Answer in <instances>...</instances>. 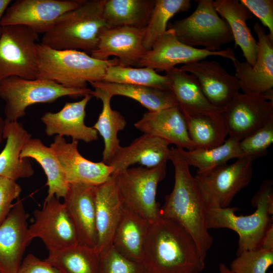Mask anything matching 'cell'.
Here are the masks:
<instances>
[{
	"label": "cell",
	"instance_id": "obj_29",
	"mask_svg": "<svg viewBox=\"0 0 273 273\" xmlns=\"http://www.w3.org/2000/svg\"><path fill=\"white\" fill-rule=\"evenodd\" d=\"M32 158L42 168L47 177L48 195L45 199L55 197L64 198L69 184L66 180L62 167L50 147L44 145L39 139H30L24 145L20 158Z\"/></svg>",
	"mask_w": 273,
	"mask_h": 273
},
{
	"label": "cell",
	"instance_id": "obj_46",
	"mask_svg": "<svg viewBox=\"0 0 273 273\" xmlns=\"http://www.w3.org/2000/svg\"><path fill=\"white\" fill-rule=\"evenodd\" d=\"M5 125V121L0 116V145L4 139V131Z\"/></svg>",
	"mask_w": 273,
	"mask_h": 273
},
{
	"label": "cell",
	"instance_id": "obj_34",
	"mask_svg": "<svg viewBox=\"0 0 273 273\" xmlns=\"http://www.w3.org/2000/svg\"><path fill=\"white\" fill-rule=\"evenodd\" d=\"M44 260L59 273H98L100 253L96 248L78 244L49 252Z\"/></svg>",
	"mask_w": 273,
	"mask_h": 273
},
{
	"label": "cell",
	"instance_id": "obj_28",
	"mask_svg": "<svg viewBox=\"0 0 273 273\" xmlns=\"http://www.w3.org/2000/svg\"><path fill=\"white\" fill-rule=\"evenodd\" d=\"M149 223V221L124 206L114 235L112 246L125 257L142 263Z\"/></svg>",
	"mask_w": 273,
	"mask_h": 273
},
{
	"label": "cell",
	"instance_id": "obj_3",
	"mask_svg": "<svg viewBox=\"0 0 273 273\" xmlns=\"http://www.w3.org/2000/svg\"><path fill=\"white\" fill-rule=\"evenodd\" d=\"M36 52V78L70 88H86L88 82L101 81L107 69L119 64L116 58L100 60L83 51L56 50L41 43H37Z\"/></svg>",
	"mask_w": 273,
	"mask_h": 273
},
{
	"label": "cell",
	"instance_id": "obj_8",
	"mask_svg": "<svg viewBox=\"0 0 273 273\" xmlns=\"http://www.w3.org/2000/svg\"><path fill=\"white\" fill-rule=\"evenodd\" d=\"M166 171V164L151 168L129 167L111 176L124 206L151 222L160 217L156 197Z\"/></svg>",
	"mask_w": 273,
	"mask_h": 273
},
{
	"label": "cell",
	"instance_id": "obj_4",
	"mask_svg": "<svg viewBox=\"0 0 273 273\" xmlns=\"http://www.w3.org/2000/svg\"><path fill=\"white\" fill-rule=\"evenodd\" d=\"M105 0L83 1L77 8L61 15L43 34L41 43L51 48L90 54L100 34L109 28L103 16Z\"/></svg>",
	"mask_w": 273,
	"mask_h": 273
},
{
	"label": "cell",
	"instance_id": "obj_33",
	"mask_svg": "<svg viewBox=\"0 0 273 273\" xmlns=\"http://www.w3.org/2000/svg\"><path fill=\"white\" fill-rule=\"evenodd\" d=\"M183 113L195 148H213L226 140L228 134L223 113L216 115Z\"/></svg>",
	"mask_w": 273,
	"mask_h": 273
},
{
	"label": "cell",
	"instance_id": "obj_20",
	"mask_svg": "<svg viewBox=\"0 0 273 273\" xmlns=\"http://www.w3.org/2000/svg\"><path fill=\"white\" fill-rule=\"evenodd\" d=\"M96 186L69 184L63 204L76 230L79 244L96 248Z\"/></svg>",
	"mask_w": 273,
	"mask_h": 273
},
{
	"label": "cell",
	"instance_id": "obj_25",
	"mask_svg": "<svg viewBox=\"0 0 273 273\" xmlns=\"http://www.w3.org/2000/svg\"><path fill=\"white\" fill-rule=\"evenodd\" d=\"M5 121L4 139L6 143L0 153V176L15 181L30 177L34 173L31 162L29 158L21 159L20 153L31 135L18 121Z\"/></svg>",
	"mask_w": 273,
	"mask_h": 273
},
{
	"label": "cell",
	"instance_id": "obj_31",
	"mask_svg": "<svg viewBox=\"0 0 273 273\" xmlns=\"http://www.w3.org/2000/svg\"><path fill=\"white\" fill-rule=\"evenodd\" d=\"M155 0H105L103 16L109 27L145 28Z\"/></svg>",
	"mask_w": 273,
	"mask_h": 273
},
{
	"label": "cell",
	"instance_id": "obj_12",
	"mask_svg": "<svg viewBox=\"0 0 273 273\" xmlns=\"http://www.w3.org/2000/svg\"><path fill=\"white\" fill-rule=\"evenodd\" d=\"M209 56H220L232 61L236 59L232 48L211 52L186 44L177 38L173 30L169 27L144 55L138 67L166 72L176 65L201 61Z\"/></svg>",
	"mask_w": 273,
	"mask_h": 273
},
{
	"label": "cell",
	"instance_id": "obj_39",
	"mask_svg": "<svg viewBox=\"0 0 273 273\" xmlns=\"http://www.w3.org/2000/svg\"><path fill=\"white\" fill-rule=\"evenodd\" d=\"M98 273H148L142 263L131 260L119 253L112 246L100 253Z\"/></svg>",
	"mask_w": 273,
	"mask_h": 273
},
{
	"label": "cell",
	"instance_id": "obj_22",
	"mask_svg": "<svg viewBox=\"0 0 273 273\" xmlns=\"http://www.w3.org/2000/svg\"><path fill=\"white\" fill-rule=\"evenodd\" d=\"M92 97L90 94L87 95L79 101L66 103L57 112L44 113L40 119L45 125L46 134L70 136L72 140L86 143L97 140V131L84 123L86 106Z\"/></svg>",
	"mask_w": 273,
	"mask_h": 273
},
{
	"label": "cell",
	"instance_id": "obj_37",
	"mask_svg": "<svg viewBox=\"0 0 273 273\" xmlns=\"http://www.w3.org/2000/svg\"><path fill=\"white\" fill-rule=\"evenodd\" d=\"M190 0H155L149 22L145 28L144 46L150 50L156 40L166 31L169 20L176 13L187 11Z\"/></svg>",
	"mask_w": 273,
	"mask_h": 273
},
{
	"label": "cell",
	"instance_id": "obj_42",
	"mask_svg": "<svg viewBox=\"0 0 273 273\" xmlns=\"http://www.w3.org/2000/svg\"><path fill=\"white\" fill-rule=\"evenodd\" d=\"M240 2L267 27L269 35L273 39V1L241 0Z\"/></svg>",
	"mask_w": 273,
	"mask_h": 273
},
{
	"label": "cell",
	"instance_id": "obj_47",
	"mask_svg": "<svg viewBox=\"0 0 273 273\" xmlns=\"http://www.w3.org/2000/svg\"><path fill=\"white\" fill-rule=\"evenodd\" d=\"M218 268L220 273H234L222 263L219 264Z\"/></svg>",
	"mask_w": 273,
	"mask_h": 273
},
{
	"label": "cell",
	"instance_id": "obj_41",
	"mask_svg": "<svg viewBox=\"0 0 273 273\" xmlns=\"http://www.w3.org/2000/svg\"><path fill=\"white\" fill-rule=\"evenodd\" d=\"M22 191L15 180L0 176V224L6 219Z\"/></svg>",
	"mask_w": 273,
	"mask_h": 273
},
{
	"label": "cell",
	"instance_id": "obj_35",
	"mask_svg": "<svg viewBox=\"0 0 273 273\" xmlns=\"http://www.w3.org/2000/svg\"><path fill=\"white\" fill-rule=\"evenodd\" d=\"M184 160L190 166L198 168L197 174L209 171L231 159L239 158L243 155L239 141L229 137L219 146L211 149H196L187 150L176 148Z\"/></svg>",
	"mask_w": 273,
	"mask_h": 273
},
{
	"label": "cell",
	"instance_id": "obj_23",
	"mask_svg": "<svg viewBox=\"0 0 273 273\" xmlns=\"http://www.w3.org/2000/svg\"><path fill=\"white\" fill-rule=\"evenodd\" d=\"M164 140L143 134L129 145L121 147L108 164L113 169L112 175L138 163L147 168H154L170 160L171 149Z\"/></svg>",
	"mask_w": 273,
	"mask_h": 273
},
{
	"label": "cell",
	"instance_id": "obj_16",
	"mask_svg": "<svg viewBox=\"0 0 273 273\" xmlns=\"http://www.w3.org/2000/svg\"><path fill=\"white\" fill-rule=\"evenodd\" d=\"M78 141L68 143L56 135L50 147L56 155L69 184H81L97 186L106 182L113 169L103 161L95 162L82 156L78 150Z\"/></svg>",
	"mask_w": 273,
	"mask_h": 273
},
{
	"label": "cell",
	"instance_id": "obj_11",
	"mask_svg": "<svg viewBox=\"0 0 273 273\" xmlns=\"http://www.w3.org/2000/svg\"><path fill=\"white\" fill-rule=\"evenodd\" d=\"M34 221L28 226L29 242L40 239L49 252L72 247L79 244L75 228L63 203L55 197L45 199L41 209L33 213Z\"/></svg>",
	"mask_w": 273,
	"mask_h": 273
},
{
	"label": "cell",
	"instance_id": "obj_36",
	"mask_svg": "<svg viewBox=\"0 0 273 273\" xmlns=\"http://www.w3.org/2000/svg\"><path fill=\"white\" fill-rule=\"evenodd\" d=\"M101 81L118 84L149 86L170 90V80L148 67L123 66L119 64L109 67Z\"/></svg>",
	"mask_w": 273,
	"mask_h": 273
},
{
	"label": "cell",
	"instance_id": "obj_14",
	"mask_svg": "<svg viewBox=\"0 0 273 273\" xmlns=\"http://www.w3.org/2000/svg\"><path fill=\"white\" fill-rule=\"evenodd\" d=\"M257 36V58L252 66L247 62L232 61L235 76L239 81L243 94L259 96L273 89V39L265 29L256 22L253 26Z\"/></svg>",
	"mask_w": 273,
	"mask_h": 273
},
{
	"label": "cell",
	"instance_id": "obj_40",
	"mask_svg": "<svg viewBox=\"0 0 273 273\" xmlns=\"http://www.w3.org/2000/svg\"><path fill=\"white\" fill-rule=\"evenodd\" d=\"M272 143L273 120L239 141V147L243 156L254 161L266 155Z\"/></svg>",
	"mask_w": 273,
	"mask_h": 273
},
{
	"label": "cell",
	"instance_id": "obj_21",
	"mask_svg": "<svg viewBox=\"0 0 273 273\" xmlns=\"http://www.w3.org/2000/svg\"><path fill=\"white\" fill-rule=\"evenodd\" d=\"M134 126L144 134L160 138L176 148L187 150L195 148L184 115L178 106L146 112Z\"/></svg>",
	"mask_w": 273,
	"mask_h": 273
},
{
	"label": "cell",
	"instance_id": "obj_1",
	"mask_svg": "<svg viewBox=\"0 0 273 273\" xmlns=\"http://www.w3.org/2000/svg\"><path fill=\"white\" fill-rule=\"evenodd\" d=\"M204 260L179 223L161 217L149 222L142 262L148 273H200Z\"/></svg>",
	"mask_w": 273,
	"mask_h": 273
},
{
	"label": "cell",
	"instance_id": "obj_38",
	"mask_svg": "<svg viewBox=\"0 0 273 273\" xmlns=\"http://www.w3.org/2000/svg\"><path fill=\"white\" fill-rule=\"evenodd\" d=\"M230 264L234 273H266L273 264V250L259 248L244 251Z\"/></svg>",
	"mask_w": 273,
	"mask_h": 273
},
{
	"label": "cell",
	"instance_id": "obj_5",
	"mask_svg": "<svg viewBox=\"0 0 273 273\" xmlns=\"http://www.w3.org/2000/svg\"><path fill=\"white\" fill-rule=\"evenodd\" d=\"M256 211L248 215L238 216L237 207H208L207 224L209 229H229L239 236L237 255L260 248L262 238L272 225V180H264L252 199Z\"/></svg>",
	"mask_w": 273,
	"mask_h": 273
},
{
	"label": "cell",
	"instance_id": "obj_17",
	"mask_svg": "<svg viewBox=\"0 0 273 273\" xmlns=\"http://www.w3.org/2000/svg\"><path fill=\"white\" fill-rule=\"evenodd\" d=\"M145 33V28L128 26L107 28L100 34L97 48L90 56L100 60L115 56L120 65L138 67L147 52L144 46Z\"/></svg>",
	"mask_w": 273,
	"mask_h": 273
},
{
	"label": "cell",
	"instance_id": "obj_9",
	"mask_svg": "<svg viewBox=\"0 0 273 273\" xmlns=\"http://www.w3.org/2000/svg\"><path fill=\"white\" fill-rule=\"evenodd\" d=\"M38 34L22 25L2 27L0 38V82L17 76L36 78Z\"/></svg>",
	"mask_w": 273,
	"mask_h": 273
},
{
	"label": "cell",
	"instance_id": "obj_24",
	"mask_svg": "<svg viewBox=\"0 0 273 273\" xmlns=\"http://www.w3.org/2000/svg\"><path fill=\"white\" fill-rule=\"evenodd\" d=\"M95 202L98 238L96 249L101 253L112 246L124 206L112 176L104 183L96 186Z\"/></svg>",
	"mask_w": 273,
	"mask_h": 273
},
{
	"label": "cell",
	"instance_id": "obj_19",
	"mask_svg": "<svg viewBox=\"0 0 273 273\" xmlns=\"http://www.w3.org/2000/svg\"><path fill=\"white\" fill-rule=\"evenodd\" d=\"M28 215L21 200L0 224V272L16 273L27 246Z\"/></svg>",
	"mask_w": 273,
	"mask_h": 273
},
{
	"label": "cell",
	"instance_id": "obj_48",
	"mask_svg": "<svg viewBox=\"0 0 273 273\" xmlns=\"http://www.w3.org/2000/svg\"><path fill=\"white\" fill-rule=\"evenodd\" d=\"M269 273H272V272L271 271V272H270Z\"/></svg>",
	"mask_w": 273,
	"mask_h": 273
},
{
	"label": "cell",
	"instance_id": "obj_44",
	"mask_svg": "<svg viewBox=\"0 0 273 273\" xmlns=\"http://www.w3.org/2000/svg\"><path fill=\"white\" fill-rule=\"evenodd\" d=\"M260 248L265 250H273V224L265 233L261 241Z\"/></svg>",
	"mask_w": 273,
	"mask_h": 273
},
{
	"label": "cell",
	"instance_id": "obj_2",
	"mask_svg": "<svg viewBox=\"0 0 273 273\" xmlns=\"http://www.w3.org/2000/svg\"><path fill=\"white\" fill-rule=\"evenodd\" d=\"M171 149L174 184L171 192L165 196L160 217L181 225L192 237L205 259L213 241L207 224L208 206L190 166L176 148Z\"/></svg>",
	"mask_w": 273,
	"mask_h": 273
},
{
	"label": "cell",
	"instance_id": "obj_7",
	"mask_svg": "<svg viewBox=\"0 0 273 273\" xmlns=\"http://www.w3.org/2000/svg\"><path fill=\"white\" fill-rule=\"evenodd\" d=\"M197 7L188 17L170 25L177 38L192 47L202 46L216 52L234 41L231 29L217 13L212 0H197Z\"/></svg>",
	"mask_w": 273,
	"mask_h": 273
},
{
	"label": "cell",
	"instance_id": "obj_6",
	"mask_svg": "<svg viewBox=\"0 0 273 273\" xmlns=\"http://www.w3.org/2000/svg\"><path fill=\"white\" fill-rule=\"evenodd\" d=\"M92 90L88 88H67L52 80L39 78L11 76L0 82V98L5 102V120L11 122L24 117L29 106L52 103L65 96L83 97L90 94Z\"/></svg>",
	"mask_w": 273,
	"mask_h": 273
},
{
	"label": "cell",
	"instance_id": "obj_45",
	"mask_svg": "<svg viewBox=\"0 0 273 273\" xmlns=\"http://www.w3.org/2000/svg\"><path fill=\"white\" fill-rule=\"evenodd\" d=\"M11 0H0V22L6 10L11 4ZM2 33V27L0 25V38Z\"/></svg>",
	"mask_w": 273,
	"mask_h": 273
},
{
	"label": "cell",
	"instance_id": "obj_49",
	"mask_svg": "<svg viewBox=\"0 0 273 273\" xmlns=\"http://www.w3.org/2000/svg\"><path fill=\"white\" fill-rule=\"evenodd\" d=\"M1 273V272H0Z\"/></svg>",
	"mask_w": 273,
	"mask_h": 273
},
{
	"label": "cell",
	"instance_id": "obj_15",
	"mask_svg": "<svg viewBox=\"0 0 273 273\" xmlns=\"http://www.w3.org/2000/svg\"><path fill=\"white\" fill-rule=\"evenodd\" d=\"M223 115L228 135L240 141L273 120V102L240 93Z\"/></svg>",
	"mask_w": 273,
	"mask_h": 273
},
{
	"label": "cell",
	"instance_id": "obj_32",
	"mask_svg": "<svg viewBox=\"0 0 273 273\" xmlns=\"http://www.w3.org/2000/svg\"><path fill=\"white\" fill-rule=\"evenodd\" d=\"M94 88L105 90L113 96H121L131 98L139 102L149 111H156L178 106L170 90L149 86L105 82L89 83Z\"/></svg>",
	"mask_w": 273,
	"mask_h": 273
},
{
	"label": "cell",
	"instance_id": "obj_26",
	"mask_svg": "<svg viewBox=\"0 0 273 273\" xmlns=\"http://www.w3.org/2000/svg\"><path fill=\"white\" fill-rule=\"evenodd\" d=\"M170 80V91L182 112L192 114L216 115L224 110L214 106L204 95L195 76L179 68L166 71Z\"/></svg>",
	"mask_w": 273,
	"mask_h": 273
},
{
	"label": "cell",
	"instance_id": "obj_10",
	"mask_svg": "<svg viewBox=\"0 0 273 273\" xmlns=\"http://www.w3.org/2000/svg\"><path fill=\"white\" fill-rule=\"evenodd\" d=\"M253 160L243 156L195 176L209 207H230L236 195L251 182Z\"/></svg>",
	"mask_w": 273,
	"mask_h": 273
},
{
	"label": "cell",
	"instance_id": "obj_18",
	"mask_svg": "<svg viewBox=\"0 0 273 273\" xmlns=\"http://www.w3.org/2000/svg\"><path fill=\"white\" fill-rule=\"evenodd\" d=\"M179 68L195 77L206 98L218 108L224 110L240 93L237 77L229 73L217 61L203 60Z\"/></svg>",
	"mask_w": 273,
	"mask_h": 273
},
{
	"label": "cell",
	"instance_id": "obj_13",
	"mask_svg": "<svg viewBox=\"0 0 273 273\" xmlns=\"http://www.w3.org/2000/svg\"><path fill=\"white\" fill-rule=\"evenodd\" d=\"M81 0H17L8 7L2 27L26 26L38 34L45 33L63 14L79 7Z\"/></svg>",
	"mask_w": 273,
	"mask_h": 273
},
{
	"label": "cell",
	"instance_id": "obj_43",
	"mask_svg": "<svg viewBox=\"0 0 273 273\" xmlns=\"http://www.w3.org/2000/svg\"><path fill=\"white\" fill-rule=\"evenodd\" d=\"M16 273H59V272L44 260H41L30 253L23 259Z\"/></svg>",
	"mask_w": 273,
	"mask_h": 273
},
{
	"label": "cell",
	"instance_id": "obj_30",
	"mask_svg": "<svg viewBox=\"0 0 273 273\" xmlns=\"http://www.w3.org/2000/svg\"><path fill=\"white\" fill-rule=\"evenodd\" d=\"M94 88L90 95L93 97L101 100L103 107L98 120L93 127L103 139L104 147L102 161L108 165L121 147L118 133L125 128L126 121L119 112L112 109L110 102L113 96L105 90Z\"/></svg>",
	"mask_w": 273,
	"mask_h": 273
},
{
	"label": "cell",
	"instance_id": "obj_27",
	"mask_svg": "<svg viewBox=\"0 0 273 273\" xmlns=\"http://www.w3.org/2000/svg\"><path fill=\"white\" fill-rule=\"evenodd\" d=\"M213 4L218 15L230 26L235 47L241 48L246 61L253 66L257 58L258 44L246 24L252 18V14L238 0H216Z\"/></svg>",
	"mask_w": 273,
	"mask_h": 273
}]
</instances>
